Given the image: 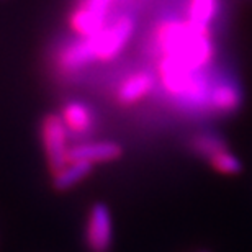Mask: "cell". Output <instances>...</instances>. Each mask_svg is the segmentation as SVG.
<instances>
[{"label": "cell", "instance_id": "obj_1", "mask_svg": "<svg viewBox=\"0 0 252 252\" xmlns=\"http://www.w3.org/2000/svg\"><path fill=\"white\" fill-rule=\"evenodd\" d=\"M154 46L159 58L195 70H205L215 58L210 28L195 27L189 20H162L154 30Z\"/></svg>", "mask_w": 252, "mask_h": 252}, {"label": "cell", "instance_id": "obj_2", "mask_svg": "<svg viewBox=\"0 0 252 252\" xmlns=\"http://www.w3.org/2000/svg\"><path fill=\"white\" fill-rule=\"evenodd\" d=\"M134 32V22L123 15L112 23H107L98 33L90 38H77L58 54L56 64L65 74L77 72L92 63H110L117 59L129 43Z\"/></svg>", "mask_w": 252, "mask_h": 252}, {"label": "cell", "instance_id": "obj_3", "mask_svg": "<svg viewBox=\"0 0 252 252\" xmlns=\"http://www.w3.org/2000/svg\"><path fill=\"white\" fill-rule=\"evenodd\" d=\"M156 77L164 92L180 103L201 107L208 103L211 85L203 70H195L177 64L172 59L158 58Z\"/></svg>", "mask_w": 252, "mask_h": 252}, {"label": "cell", "instance_id": "obj_4", "mask_svg": "<svg viewBox=\"0 0 252 252\" xmlns=\"http://www.w3.org/2000/svg\"><path fill=\"white\" fill-rule=\"evenodd\" d=\"M39 139L49 174L54 175L69 162V131L59 113L44 115L39 123Z\"/></svg>", "mask_w": 252, "mask_h": 252}, {"label": "cell", "instance_id": "obj_5", "mask_svg": "<svg viewBox=\"0 0 252 252\" xmlns=\"http://www.w3.org/2000/svg\"><path fill=\"white\" fill-rule=\"evenodd\" d=\"M112 211L102 201L89 208L84 223V243L89 252H110L113 248Z\"/></svg>", "mask_w": 252, "mask_h": 252}, {"label": "cell", "instance_id": "obj_6", "mask_svg": "<svg viewBox=\"0 0 252 252\" xmlns=\"http://www.w3.org/2000/svg\"><path fill=\"white\" fill-rule=\"evenodd\" d=\"M113 0H82L69 15V28L77 38H90L107 27Z\"/></svg>", "mask_w": 252, "mask_h": 252}, {"label": "cell", "instance_id": "obj_7", "mask_svg": "<svg viewBox=\"0 0 252 252\" xmlns=\"http://www.w3.org/2000/svg\"><path fill=\"white\" fill-rule=\"evenodd\" d=\"M122 144L115 141H89V143L70 146L69 149V160H79V162H87L90 165L115 162L122 159Z\"/></svg>", "mask_w": 252, "mask_h": 252}, {"label": "cell", "instance_id": "obj_8", "mask_svg": "<svg viewBox=\"0 0 252 252\" xmlns=\"http://www.w3.org/2000/svg\"><path fill=\"white\" fill-rule=\"evenodd\" d=\"M154 85L156 77L153 74L146 72V70H138V72L129 74L118 85L117 92H115V98L122 107H131V105L143 102L154 90Z\"/></svg>", "mask_w": 252, "mask_h": 252}, {"label": "cell", "instance_id": "obj_9", "mask_svg": "<svg viewBox=\"0 0 252 252\" xmlns=\"http://www.w3.org/2000/svg\"><path fill=\"white\" fill-rule=\"evenodd\" d=\"M59 117H61L69 134L84 136L90 133L95 126V115L92 112V108L89 105H85L84 102H79V100H69V102H65L61 107Z\"/></svg>", "mask_w": 252, "mask_h": 252}, {"label": "cell", "instance_id": "obj_10", "mask_svg": "<svg viewBox=\"0 0 252 252\" xmlns=\"http://www.w3.org/2000/svg\"><path fill=\"white\" fill-rule=\"evenodd\" d=\"M206 105L218 115H233L243 105V92L233 82H218L211 85Z\"/></svg>", "mask_w": 252, "mask_h": 252}, {"label": "cell", "instance_id": "obj_11", "mask_svg": "<svg viewBox=\"0 0 252 252\" xmlns=\"http://www.w3.org/2000/svg\"><path fill=\"white\" fill-rule=\"evenodd\" d=\"M94 172V165L87 162H79V160H69L64 167L51 175L53 189L56 191H67L77 187L85 179H89Z\"/></svg>", "mask_w": 252, "mask_h": 252}, {"label": "cell", "instance_id": "obj_12", "mask_svg": "<svg viewBox=\"0 0 252 252\" xmlns=\"http://www.w3.org/2000/svg\"><path fill=\"white\" fill-rule=\"evenodd\" d=\"M205 160L208 162V165L215 170V172L226 175V177L239 175L244 169L241 159L234 153H231L228 144L220 149H216L215 153H211L208 158H205Z\"/></svg>", "mask_w": 252, "mask_h": 252}, {"label": "cell", "instance_id": "obj_13", "mask_svg": "<svg viewBox=\"0 0 252 252\" xmlns=\"http://www.w3.org/2000/svg\"><path fill=\"white\" fill-rule=\"evenodd\" d=\"M218 3L220 0H189L185 20H189L195 27L210 28L218 15Z\"/></svg>", "mask_w": 252, "mask_h": 252}, {"label": "cell", "instance_id": "obj_14", "mask_svg": "<svg viewBox=\"0 0 252 252\" xmlns=\"http://www.w3.org/2000/svg\"><path fill=\"white\" fill-rule=\"evenodd\" d=\"M228 143L218 134L213 133H198L195 134L190 141V148L195 154H198L201 159L208 158L211 153H215L216 149L223 148Z\"/></svg>", "mask_w": 252, "mask_h": 252}, {"label": "cell", "instance_id": "obj_15", "mask_svg": "<svg viewBox=\"0 0 252 252\" xmlns=\"http://www.w3.org/2000/svg\"><path fill=\"white\" fill-rule=\"evenodd\" d=\"M198 252H211V251H208V249H201V251H198Z\"/></svg>", "mask_w": 252, "mask_h": 252}]
</instances>
